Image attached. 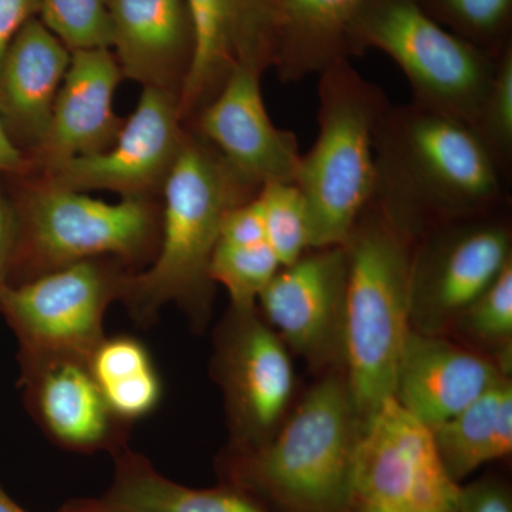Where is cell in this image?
<instances>
[{
	"label": "cell",
	"mask_w": 512,
	"mask_h": 512,
	"mask_svg": "<svg viewBox=\"0 0 512 512\" xmlns=\"http://www.w3.org/2000/svg\"><path fill=\"white\" fill-rule=\"evenodd\" d=\"M0 512H28L20 508L5 491L0 488Z\"/></svg>",
	"instance_id": "f35d334b"
},
{
	"label": "cell",
	"mask_w": 512,
	"mask_h": 512,
	"mask_svg": "<svg viewBox=\"0 0 512 512\" xmlns=\"http://www.w3.org/2000/svg\"><path fill=\"white\" fill-rule=\"evenodd\" d=\"M183 124L175 94L143 87L136 109L109 148L49 168L42 180L74 191L148 198L163 188L180 154L187 136Z\"/></svg>",
	"instance_id": "7c38bea8"
},
{
	"label": "cell",
	"mask_w": 512,
	"mask_h": 512,
	"mask_svg": "<svg viewBox=\"0 0 512 512\" xmlns=\"http://www.w3.org/2000/svg\"><path fill=\"white\" fill-rule=\"evenodd\" d=\"M128 275L97 258L20 284L0 282V312L20 340L23 365L55 359L89 363L106 339L104 313L123 295Z\"/></svg>",
	"instance_id": "ba28073f"
},
{
	"label": "cell",
	"mask_w": 512,
	"mask_h": 512,
	"mask_svg": "<svg viewBox=\"0 0 512 512\" xmlns=\"http://www.w3.org/2000/svg\"><path fill=\"white\" fill-rule=\"evenodd\" d=\"M282 268L268 244L234 247L218 242L212 255L210 278L224 285L235 311H255L259 296Z\"/></svg>",
	"instance_id": "cb8c5ba5"
},
{
	"label": "cell",
	"mask_w": 512,
	"mask_h": 512,
	"mask_svg": "<svg viewBox=\"0 0 512 512\" xmlns=\"http://www.w3.org/2000/svg\"><path fill=\"white\" fill-rule=\"evenodd\" d=\"M346 289L345 248L311 249L282 266L258 302L266 322L288 349L322 369L343 365Z\"/></svg>",
	"instance_id": "4fadbf2b"
},
{
	"label": "cell",
	"mask_w": 512,
	"mask_h": 512,
	"mask_svg": "<svg viewBox=\"0 0 512 512\" xmlns=\"http://www.w3.org/2000/svg\"><path fill=\"white\" fill-rule=\"evenodd\" d=\"M218 242L234 247L268 244L264 218L255 197L237 205L225 215Z\"/></svg>",
	"instance_id": "1f68e13d"
},
{
	"label": "cell",
	"mask_w": 512,
	"mask_h": 512,
	"mask_svg": "<svg viewBox=\"0 0 512 512\" xmlns=\"http://www.w3.org/2000/svg\"><path fill=\"white\" fill-rule=\"evenodd\" d=\"M508 377L491 357L443 335L412 329L397 366L393 397L433 429Z\"/></svg>",
	"instance_id": "2e32d148"
},
{
	"label": "cell",
	"mask_w": 512,
	"mask_h": 512,
	"mask_svg": "<svg viewBox=\"0 0 512 512\" xmlns=\"http://www.w3.org/2000/svg\"><path fill=\"white\" fill-rule=\"evenodd\" d=\"M379 50L409 80L413 104L476 126L497 56L450 32L420 0H366L350 30V53Z\"/></svg>",
	"instance_id": "52a82bcc"
},
{
	"label": "cell",
	"mask_w": 512,
	"mask_h": 512,
	"mask_svg": "<svg viewBox=\"0 0 512 512\" xmlns=\"http://www.w3.org/2000/svg\"><path fill=\"white\" fill-rule=\"evenodd\" d=\"M87 366L99 389L154 369L147 349L133 338L104 339Z\"/></svg>",
	"instance_id": "f546056e"
},
{
	"label": "cell",
	"mask_w": 512,
	"mask_h": 512,
	"mask_svg": "<svg viewBox=\"0 0 512 512\" xmlns=\"http://www.w3.org/2000/svg\"><path fill=\"white\" fill-rule=\"evenodd\" d=\"M194 56L178 97L181 120L192 121L241 64L272 69L275 20L271 0H185Z\"/></svg>",
	"instance_id": "9a60e30c"
},
{
	"label": "cell",
	"mask_w": 512,
	"mask_h": 512,
	"mask_svg": "<svg viewBox=\"0 0 512 512\" xmlns=\"http://www.w3.org/2000/svg\"><path fill=\"white\" fill-rule=\"evenodd\" d=\"M363 423L346 377H325L268 444L229 458L225 484L268 512H348Z\"/></svg>",
	"instance_id": "3957f363"
},
{
	"label": "cell",
	"mask_w": 512,
	"mask_h": 512,
	"mask_svg": "<svg viewBox=\"0 0 512 512\" xmlns=\"http://www.w3.org/2000/svg\"><path fill=\"white\" fill-rule=\"evenodd\" d=\"M366 0H271L274 66L285 83L319 74L349 59L350 30Z\"/></svg>",
	"instance_id": "44dd1931"
},
{
	"label": "cell",
	"mask_w": 512,
	"mask_h": 512,
	"mask_svg": "<svg viewBox=\"0 0 512 512\" xmlns=\"http://www.w3.org/2000/svg\"><path fill=\"white\" fill-rule=\"evenodd\" d=\"M494 214L424 234L412 258V329L443 335L512 262L511 229Z\"/></svg>",
	"instance_id": "9c48e42d"
},
{
	"label": "cell",
	"mask_w": 512,
	"mask_h": 512,
	"mask_svg": "<svg viewBox=\"0 0 512 512\" xmlns=\"http://www.w3.org/2000/svg\"><path fill=\"white\" fill-rule=\"evenodd\" d=\"M15 212L8 284L104 256L138 264L156 256L160 242L161 221L148 198L106 202L42 180Z\"/></svg>",
	"instance_id": "8992f818"
},
{
	"label": "cell",
	"mask_w": 512,
	"mask_h": 512,
	"mask_svg": "<svg viewBox=\"0 0 512 512\" xmlns=\"http://www.w3.org/2000/svg\"><path fill=\"white\" fill-rule=\"evenodd\" d=\"M36 18L39 0H0V63L20 30Z\"/></svg>",
	"instance_id": "836d02e7"
},
{
	"label": "cell",
	"mask_w": 512,
	"mask_h": 512,
	"mask_svg": "<svg viewBox=\"0 0 512 512\" xmlns=\"http://www.w3.org/2000/svg\"><path fill=\"white\" fill-rule=\"evenodd\" d=\"M258 67H235L224 86L192 120L195 134L211 144L247 183H295L301 163L292 131L275 126L266 111Z\"/></svg>",
	"instance_id": "5bb4252c"
},
{
	"label": "cell",
	"mask_w": 512,
	"mask_h": 512,
	"mask_svg": "<svg viewBox=\"0 0 512 512\" xmlns=\"http://www.w3.org/2000/svg\"><path fill=\"white\" fill-rule=\"evenodd\" d=\"M114 454L116 474L99 500L110 512H268L232 485L207 490L184 487L161 476L146 457L124 446Z\"/></svg>",
	"instance_id": "7402d4cb"
},
{
	"label": "cell",
	"mask_w": 512,
	"mask_h": 512,
	"mask_svg": "<svg viewBox=\"0 0 512 512\" xmlns=\"http://www.w3.org/2000/svg\"><path fill=\"white\" fill-rule=\"evenodd\" d=\"M214 370L227 404L235 453L264 447L284 423L295 389L288 346L256 309L231 308L218 332Z\"/></svg>",
	"instance_id": "8fae6325"
},
{
	"label": "cell",
	"mask_w": 512,
	"mask_h": 512,
	"mask_svg": "<svg viewBox=\"0 0 512 512\" xmlns=\"http://www.w3.org/2000/svg\"><path fill=\"white\" fill-rule=\"evenodd\" d=\"M111 52L123 77L180 97L194 56L185 0H109Z\"/></svg>",
	"instance_id": "ac0fdd59"
},
{
	"label": "cell",
	"mask_w": 512,
	"mask_h": 512,
	"mask_svg": "<svg viewBox=\"0 0 512 512\" xmlns=\"http://www.w3.org/2000/svg\"><path fill=\"white\" fill-rule=\"evenodd\" d=\"M458 512H512L510 485L498 476L460 485Z\"/></svg>",
	"instance_id": "d6a6232c"
},
{
	"label": "cell",
	"mask_w": 512,
	"mask_h": 512,
	"mask_svg": "<svg viewBox=\"0 0 512 512\" xmlns=\"http://www.w3.org/2000/svg\"><path fill=\"white\" fill-rule=\"evenodd\" d=\"M375 161L373 202L413 239L507 200V178L473 127L413 103L384 111Z\"/></svg>",
	"instance_id": "6da1fadb"
},
{
	"label": "cell",
	"mask_w": 512,
	"mask_h": 512,
	"mask_svg": "<svg viewBox=\"0 0 512 512\" xmlns=\"http://www.w3.org/2000/svg\"><path fill=\"white\" fill-rule=\"evenodd\" d=\"M72 52L32 19L0 63V119L19 148L35 151L49 127ZM22 150V148H20Z\"/></svg>",
	"instance_id": "d6986e66"
},
{
	"label": "cell",
	"mask_w": 512,
	"mask_h": 512,
	"mask_svg": "<svg viewBox=\"0 0 512 512\" xmlns=\"http://www.w3.org/2000/svg\"><path fill=\"white\" fill-rule=\"evenodd\" d=\"M16 237L15 207L9 204L0 188V282L5 281L8 274L10 258Z\"/></svg>",
	"instance_id": "e575fe53"
},
{
	"label": "cell",
	"mask_w": 512,
	"mask_h": 512,
	"mask_svg": "<svg viewBox=\"0 0 512 512\" xmlns=\"http://www.w3.org/2000/svg\"><path fill=\"white\" fill-rule=\"evenodd\" d=\"M458 491L433 431L394 397L367 417L356 448L355 497L407 512H458Z\"/></svg>",
	"instance_id": "30bf717a"
},
{
	"label": "cell",
	"mask_w": 512,
	"mask_h": 512,
	"mask_svg": "<svg viewBox=\"0 0 512 512\" xmlns=\"http://www.w3.org/2000/svg\"><path fill=\"white\" fill-rule=\"evenodd\" d=\"M348 512H407L397 510V508L387 507V505L373 503V501L365 500V498L355 497L353 495L350 501Z\"/></svg>",
	"instance_id": "8d00e7d4"
},
{
	"label": "cell",
	"mask_w": 512,
	"mask_h": 512,
	"mask_svg": "<svg viewBox=\"0 0 512 512\" xmlns=\"http://www.w3.org/2000/svg\"><path fill=\"white\" fill-rule=\"evenodd\" d=\"M101 394L117 420H136L156 409L161 384L154 369L101 387Z\"/></svg>",
	"instance_id": "4dcf8cb0"
},
{
	"label": "cell",
	"mask_w": 512,
	"mask_h": 512,
	"mask_svg": "<svg viewBox=\"0 0 512 512\" xmlns=\"http://www.w3.org/2000/svg\"><path fill=\"white\" fill-rule=\"evenodd\" d=\"M39 19L70 52L111 50L109 0H39Z\"/></svg>",
	"instance_id": "4316f807"
},
{
	"label": "cell",
	"mask_w": 512,
	"mask_h": 512,
	"mask_svg": "<svg viewBox=\"0 0 512 512\" xmlns=\"http://www.w3.org/2000/svg\"><path fill=\"white\" fill-rule=\"evenodd\" d=\"M164 192L160 242L150 269L127 276L121 299L141 325H150L175 302L202 325L211 308L212 255L222 221L259 188L239 177L221 154L198 134L187 133L161 188Z\"/></svg>",
	"instance_id": "7a4b0ae2"
},
{
	"label": "cell",
	"mask_w": 512,
	"mask_h": 512,
	"mask_svg": "<svg viewBox=\"0 0 512 512\" xmlns=\"http://www.w3.org/2000/svg\"><path fill=\"white\" fill-rule=\"evenodd\" d=\"M121 79L110 49L72 52L45 138L29 161L46 171L109 148L123 126L113 109Z\"/></svg>",
	"instance_id": "e0dca14e"
},
{
	"label": "cell",
	"mask_w": 512,
	"mask_h": 512,
	"mask_svg": "<svg viewBox=\"0 0 512 512\" xmlns=\"http://www.w3.org/2000/svg\"><path fill=\"white\" fill-rule=\"evenodd\" d=\"M59 512H110L99 500H74L64 504Z\"/></svg>",
	"instance_id": "74e56055"
},
{
	"label": "cell",
	"mask_w": 512,
	"mask_h": 512,
	"mask_svg": "<svg viewBox=\"0 0 512 512\" xmlns=\"http://www.w3.org/2000/svg\"><path fill=\"white\" fill-rule=\"evenodd\" d=\"M433 18H443L454 33L497 56L505 46L512 0H429Z\"/></svg>",
	"instance_id": "f1b7e54d"
},
{
	"label": "cell",
	"mask_w": 512,
	"mask_h": 512,
	"mask_svg": "<svg viewBox=\"0 0 512 512\" xmlns=\"http://www.w3.org/2000/svg\"><path fill=\"white\" fill-rule=\"evenodd\" d=\"M495 164L507 178L512 163V47L498 53L493 82L474 126Z\"/></svg>",
	"instance_id": "83f0119b"
},
{
	"label": "cell",
	"mask_w": 512,
	"mask_h": 512,
	"mask_svg": "<svg viewBox=\"0 0 512 512\" xmlns=\"http://www.w3.org/2000/svg\"><path fill=\"white\" fill-rule=\"evenodd\" d=\"M412 242L372 201L342 245L348 262L343 365L363 420L393 397L412 332Z\"/></svg>",
	"instance_id": "277c9868"
},
{
	"label": "cell",
	"mask_w": 512,
	"mask_h": 512,
	"mask_svg": "<svg viewBox=\"0 0 512 512\" xmlns=\"http://www.w3.org/2000/svg\"><path fill=\"white\" fill-rule=\"evenodd\" d=\"M29 165V158L16 146L0 119V173H23L28 170Z\"/></svg>",
	"instance_id": "d590c367"
},
{
	"label": "cell",
	"mask_w": 512,
	"mask_h": 512,
	"mask_svg": "<svg viewBox=\"0 0 512 512\" xmlns=\"http://www.w3.org/2000/svg\"><path fill=\"white\" fill-rule=\"evenodd\" d=\"M467 338L497 349V365L510 376L512 340V262L468 306L454 328Z\"/></svg>",
	"instance_id": "484cf974"
},
{
	"label": "cell",
	"mask_w": 512,
	"mask_h": 512,
	"mask_svg": "<svg viewBox=\"0 0 512 512\" xmlns=\"http://www.w3.org/2000/svg\"><path fill=\"white\" fill-rule=\"evenodd\" d=\"M22 366L30 410L52 439L77 451L121 447L116 417L87 363L55 359Z\"/></svg>",
	"instance_id": "ffe728a7"
},
{
	"label": "cell",
	"mask_w": 512,
	"mask_h": 512,
	"mask_svg": "<svg viewBox=\"0 0 512 512\" xmlns=\"http://www.w3.org/2000/svg\"><path fill=\"white\" fill-rule=\"evenodd\" d=\"M319 76V133L295 180L308 208L311 249L342 247L375 198V133L390 104L349 59Z\"/></svg>",
	"instance_id": "5b68a950"
},
{
	"label": "cell",
	"mask_w": 512,
	"mask_h": 512,
	"mask_svg": "<svg viewBox=\"0 0 512 512\" xmlns=\"http://www.w3.org/2000/svg\"><path fill=\"white\" fill-rule=\"evenodd\" d=\"M434 441L448 476L461 481L484 464L512 451V384L504 379L463 412L433 427Z\"/></svg>",
	"instance_id": "603a6c76"
},
{
	"label": "cell",
	"mask_w": 512,
	"mask_h": 512,
	"mask_svg": "<svg viewBox=\"0 0 512 512\" xmlns=\"http://www.w3.org/2000/svg\"><path fill=\"white\" fill-rule=\"evenodd\" d=\"M264 218L266 242L282 266L298 261L309 248L306 201L295 183H268L255 195Z\"/></svg>",
	"instance_id": "d4e9b609"
}]
</instances>
